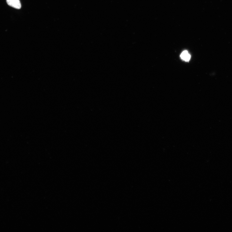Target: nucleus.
<instances>
[{
    "label": "nucleus",
    "instance_id": "f03ea898",
    "mask_svg": "<svg viewBox=\"0 0 232 232\" xmlns=\"http://www.w3.org/2000/svg\"><path fill=\"white\" fill-rule=\"evenodd\" d=\"M181 58L183 60L186 62H188L191 59V56L187 51H183L181 55Z\"/></svg>",
    "mask_w": 232,
    "mask_h": 232
},
{
    "label": "nucleus",
    "instance_id": "f257e3e1",
    "mask_svg": "<svg viewBox=\"0 0 232 232\" xmlns=\"http://www.w3.org/2000/svg\"><path fill=\"white\" fill-rule=\"evenodd\" d=\"M6 2L9 6L14 8L17 9L21 8V4L19 0H6Z\"/></svg>",
    "mask_w": 232,
    "mask_h": 232
}]
</instances>
